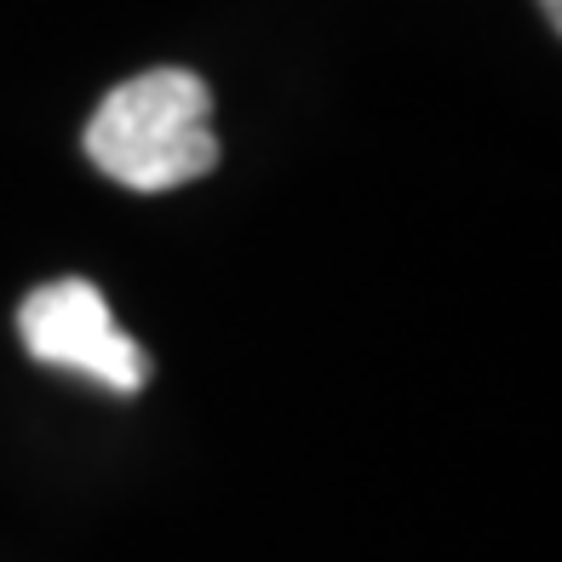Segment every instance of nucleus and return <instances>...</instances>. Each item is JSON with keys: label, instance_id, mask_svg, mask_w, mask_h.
<instances>
[{"label": "nucleus", "instance_id": "obj_1", "mask_svg": "<svg viewBox=\"0 0 562 562\" xmlns=\"http://www.w3.org/2000/svg\"><path fill=\"white\" fill-rule=\"evenodd\" d=\"M92 167L138 195L195 184L218 161L213 92L190 69H144L121 81L87 126Z\"/></svg>", "mask_w": 562, "mask_h": 562}, {"label": "nucleus", "instance_id": "obj_2", "mask_svg": "<svg viewBox=\"0 0 562 562\" xmlns=\"http://www.w3.org/2000/svg\"><path fill=\"white\" fill-rule=\"evenodd\" d=\"M18 334H23L35 362L69 368V373H81V379H92V385H104L115 396H138L149 385L144 345L126 339L115 327L104 288L87 276H64V281L35 288L18 311Z\"/></svg>", "mask_w": 562, "mask_h": 562}, {"label": "nucleus", "instance_id": "obj_3", "mask_svg": "<svg viewBox=\"0 0 562 562\" xmlns=\"http://www.w3.org/2000/svg\"><path fill=\"white\" fill-rule=\"evenodd\" d=\"M540 7H546V18H551V23L562 18V0H540Z\"/></svg>", "mask_w": 562, "mask_h": 562}]
</instances>
